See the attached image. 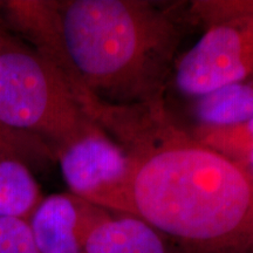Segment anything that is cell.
I'll list each match as a JSON object with an SVG mask.
<instances>
[{"mask_svg": "<svg viewBox=\"0 0 253 253\" xmlns=\"http://www.w3.org/2000/svg\"><path fill=\"white\" fill-rule=\"evenodd\" d=\"M107 134L131 158L126 214L189 253L253 251V178L183 126L166 101L123 107Z\"/></svg>", "mask_w": 253, "mask_h": 253, "instance_id": "1", "label": "cell"}, {"mask_svg": "<svg viewBox=\"0 0 253 253\" xmlns=\"http://www.w3.org/2000/svg\"><path fill=\"white\" fill-rule=\"evenodd\" d=\"M63 39L81 80L113 106H147L164 94L185 37L189 1L56 0Z\"/></svg>", "mask_w": 253, "mask_h": 253, "instance_id": "2", "label": "cell"}, {"mask_svg": "<svg viewBox=\"0 0 253 253\" xmlns=\"http://www.w3.org/2000/svg\"><path fill=\"white\" fill-rule=\"evenodd\" d=\"M0 121L60 151L101 130L61 74L0 21Z\"/></svg>", "mask_w": 253, "mask_h": 253, "instance_id": "3", "label": "cell"}, {"mask_svg": "<svg viewBox=\"0 0 253 253\" xmlns=\"http://www.w3.org/2000/svg\"><path fill=\"white\" fill-rule=\"evenodd\" d=\"M253 78V8L207 28L182 53L170 86L190 100Z\"/></svg>", "mask_w": 253, "mask_h": 253, "instance_id": "4", "label": "cell"}, {"mask_svg": "<svg viewBox=\"0 0 253 253\" xmlns=\"http://www.w3.org/2000/svg\"><path fill=\"white\" fill-rule=\"evenodd\" d=\"M69 192L113 213H128L131 158L102 129L56 155Z\"/></svg>", "mask_w": 253, "mask_h": 253, "instance_id": "5", "label": "cell"}, {"mask_svg": "<svg viewBox=\"0 0 253 253\" xmlns=\"http://www.w3.org/2000/svg\"><path fill=\"white\" fill-rule=\"evenodd\" d=\"M0 19L8 31L15 32L32 48L54 66L79 106L91 120L102 101L88 90L81 80L63 39L55 0L0 1Z\"/></svg>", "mask_w": 253, "mask_h": 253, "instance_id": "6", "label": "cell"}, {"mask_svg": "<svg viewBox=\"0 0 253 253\" xmlns=\"http://www.w3.org/2000/svg\"><path fill=\"white\" fill-rule=\"evenodd\" d=\"M110 213L63 192L43 197L28 224L40 253H84L90 232Z\"/></svg>", "mask_w": 253, "mask_h": 253, "instance_id": "7", "label": "cell"}, {"mask_svg": "<svg viewBox=\"0 0 253 253\" xmlns=\"http://www.w3.org/2000/svg\"><path fill=\"white\" fill-rule=\"evenodd\" d=\"M84 253H189L140 218L110 213L90 232Z\"/></svg>", "mask_w": 253, "mask_h": 253, "instance_id": "8", "label": "cell"}, {"mask_svg": "<svg viewBox=\"0 0 253 253\" xmlns=\"http://www.w3.org/2000/svg\"><path fill=\"white\" fill-rule=\"evenodd\" d=\"M190 114L199 128H220L253 119V78L191 100Z\"/></svg>", "mask_w": 253, "mask_h": 253, "instance_id": "9", "label": "cell"}, {"mask_svg": "<svg viewBox=\"0 0 253 253\" xmlns=\"http://www.w3.org/2000/svg\"><path fill=\"white\" fill-rule=\"evenodd\" d=\"M43 195L32 170L0 150V217L30 220Z\"/></svg>", "mask_w": 253, "mask_h": 253, "instance_id": "10", "label": "cell"}, {"mask_svg": "<svg viewBox=\"0 0 253 253\" xmlns=\"http://www.w3.org/2000/svg\"><path fill=\"white\" fill-rule=\"evenodd\" d=\"M0 150L20 160L30 169H45L56 162V156L45 142L14 130L0 121Z\"/></svg>", "mask_w": 253, "mask_h": 253, "instance_id": "11", "label": "cell"}, {"mask_svg": "<svg viewBox=\"0 0 253 253\" xmlns=\"http://www.w3.org/2000/svg\"><path fill=\"white\" fill-rule=\"evenodd\" d=\"M203 143L235 160L253 145V119L239 125L220 128H190Z\"/></svg>", "mask_w": 253, "mask_h": 253, "instance_id": "12", "label": "cell"}, {"mask_svg": "<svg viewBox=\"0 0 253 253\" xmlns=\"http://www.w3.org/2000/svg\"><path fill=\"white\" fill-rule=\"evenodd\" d=\"M0 253H40L27 220L0 217Z\"/></svg>", "mask_w": 253, "mask_h": 253, "instance_id": "13", "label": "cell"}, {"mask_svg": "<svg viewBox=\"0 0 253 253\" xmlns=\"http://www.w3.org/2000/svg\"><path fill=\"white\" fill-rule=\"evenodd\" d=\"M233 161H236L240 167H243V169L253 178V145L250 147L249 149H246L243 154H240Z\"/></svg>", "mask_w": 253, "mask_h": 253, "instance_id": "14", "label": "cell"}, {"mask_svg": "<svg viewBox=\"0 0 253 253\" xmlns=\"http://www.w3.org/2000/svg\"><path fill=\"white\" fill-rule=\"evenodd\" d=\"M248 253H253V251L252 252H248Z\"/></svg>", "mask_w": 253, "mask_h": 253, "instance_id": "15", "label": "cell"}, {"mask_svg": "<svg viewBox=\"0 0 253 253\" xmlns=\"http://www.w3.org/2000/svg\"><path fill=\"white\" fill-rule=\"evenodd\" d=\"M0 21H1V19H0Z\"/></svg>", "mask_w": 253, "mask_h": 253, "instance_id": "16", "label": "cell"}]
</instances>
